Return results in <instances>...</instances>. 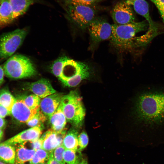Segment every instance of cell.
<instances>
[{"mask_svg": "<svg viewBox=\"0 0 164 164\" xmlns=\"http://www.w3.org/2000/svg\"><path fill=\"white\" fill-rule=\"evenodd\" d=\"M138 123L145 129L164 128V87L149 86L139 95L135 108Z\"/></svg>", "mask_w": 164, "mask_h": 164, "instance_id": "cell-1", "label": "cell"}, {"mask_svg": "<svg viewBox=\"0 0 164 164\" xmlns=\"http://www.w3.org/2000/svg\"><path fill=\"white\" fill-rule=\"evenodd\" d=\"M52 73L65 86L75 87L83 80L90 78L93 72L87 63L75 61L66 56L58 58L50 66Z\"/></svg>", "mask_w": 164, "mask_h": 164, "instance_id": "cell-2", "label": "cell"}, {"mask_svg": "<svg viewBox=\"0 0 164 164\" xmlns=\"http://www.w3.org/2000/svg\"><path fill=\"white\" fill-rule=\"evenodd\" d=\"M147 21L134 22L124 24L112 25L111 42L115 48L121 50L131 48L133 40L136 34L148 27Z\"/></svg>", "mask_w": 164, "mask_h": 164, "instance_id": "cell-3", "label": "cell"}, {"mask_svg": "<svg viewBox=\"0 0 164 164\" xmlns=\"http://www.w3.org/2000/svg\"><path fill=\"white\" fill-rule=\"evenodd\" d=\"M82 100L76 91H71L63 95L60 103L67 121L76 128L81 126L85 115Z\"/></svg>", "mask_w": 164, "mask_h": 164, "instance_id": "cell-4", "label": "cell"}, {"mask_svg": "<svg viewBox=\"0 0 164 164\" xmlns=\"http://www.w3.org/2000/svg\"><path fill=\"white\" fill-rule=\"evenodd\" d=\"M3 68L5 75L13 79L29 77L37 73L36 68L31 60L21 55H15L9 57Z\"/></svg>", "mask_w": 164, "mask_h": 164, "instance_id": "cell-5", "label": "cell"}, {"mask_svg": "<svg viewBox=\"0 0 164 164\" xmlns=\"http://www.w3.org/2000/svg\"><path fill=\"white\" fill-rule=\"evenodd\" d=\"M63 4L69 19L82 30L87 29L96 17L97 10L95 5Z\"/></svg>", "mask_w": 164, "mask_h": 164, "instance_id": "cell-6", "label": "cell"}, {"mask_svg": "<svg viewBox=\"0 0 164 164\" xmlns=\"http://www.w3.org/2000/svg\"><path fill=\"white\" fill-rule=\"evenodd\" d=\"M27 34L25 29H17L0 36V60L12 56L22 44Z\"/></svg>", "mask_w": 164, "mask_h": 164, "instance_id": "cell-7", "label": "cell"}, {"mask_svg": "<svg viewBox=\"0 0 164 164\" xmlns=\"http://www.w3.org/2000/svg\"><path fill=\"white\" fill-rule=\"evenodd\" d=\"M91 41L93 44L110 39L112 35V25L105 19L96 17L88 26Z\"/></svg>", "mask_w": 164, "mask_h": 164, "instance_id": "cell-8", "label": "cell"}, {"mask_svg": "<svg viewBox=\"0 0 164 164\" xmlns=\"http://www.w3.org/2000/svg\"><path fill=\"white\" fill-rule=\"evenodd\" d=\"M125 2L129 5L132 6L135 11L146 19L149 25L147 32L149 34L155 36L159 34L158 26L150 16L149 5L145 0H125Z\"/></svg>", "mask_w": 164, "mask_h": 164, "instance_id": "cell-9", "label": "cell"}, {"mask_svg": "<svg viewBox=\"0 0 164 164\" xmlns=\"http://www.w3.org/2000/svg\"><path fill=\"white\" fill-rule=\"evenodd\" d=\"M125 1L117 2L112 9L111 16L117 24H124L135 22L133 12L130 6Z\"/></svg>", "mask_w": 164, "mask_h": 164, "instance_id": "cell-10", "label": "cell"}, {"mask_svg": "<svg viewBox=\"0 0 164 164\" xmlns=\"http://www.w3.org/2000/svg\"><path fill=\"white\" fill-rule=\"evenodd\" d=\"M39 110L31 109L19 97L16 98L11 110V115L17 122L26 123L33 118Z\"/></svg>", "mask_w": 164, "mask_h": 164, "instance_id": "cell-11", "label": "cell"}, {"mask_svg": "<svg viewBox=\"0 0 164 164\" xmlns=\"http://www.w3.org/2000/svg\"><path fill=\"white\" fill-rule=\"evenodd\" d=\"M42 133V127L30 128L20 132L4 142L15 145L24 142L32 141L39 138Z\"/></svg>", "mask_w": 164, "mask_h": 164, "instance_id": "cell-12", "label": "cell"}, {"mask_svg": "<svg viewBox=\"0 0 164 164\" xmlns=\"http://www.w3.org/2000/svg\"><path fill=\"white\" fill-rule=\"evenodd\" d=\"M63 96L62 94L56 92L41 100L40 109L47 118H49L57 110Z\"/></svg>", "mask_w": 164, "mask_h": 164, "instance_id": "cell-13", "label": "cell"}, {"mask_svg": "<svg viewBox=\"0 0 164 164\" xmlns=\"http://www.w3.org/2000/svg\"><path fill=\"white\" fill-rule=\"evenodd\" d=\"M28 89L40 98H43L56 92L50 81L44 78L27 84Z\"/></svg>", "mask_w": 164, "mask_h": 164, "instance_id": "cell-14", "label": "cell"}, {"mask_svg": "<svg viewBox=\"0 0 164 164\" xmlns=\"http://www.w3.org/2000/svg\"><path fill=\"white\" fill-rule=\"evenodd\" d=\"M15 145L16 149L15 164H29L36 150L28 147L25 142Z\"/></svg>", "mask_w": 164, "mask_h": 164, "instance_id": "cell-15", "label": "cell"}, {"mask_svg": "<svg viewBox=\"0 0 164 164\" xmlns=\"http://www.w3.org/2000/svg\"><path fill=\"white\" fill-rule=\"evenodd\" d=\"M51 129L56 132H60L65 129L67 120L60 104L54 113L49 118Z\"/></svg>", "mask_w": 164, "mask_h": 164, "instance_id": "cell-16", "label": "cell"}, {"mask_svg": "<svg viewBox=\"0 0 164 164\" xmlns=\"http://www.w3.org/2000/svg\"><path fill=\"white\" fill-rule=\"evenodd\" d=\"M14 20L25 13L29 7L38 0H9Z\"/></svg>", "mask_w": 164, "mask_h": 164, "instance_id": "cell-17", "label": "cell"}, {"mask_svg": "<svg viewBox=\"0 0 164 164\" xmlns=\"http://www.w3.org/2000/svg\"><path fill=\"white\" fill-rule=\"evenodd\" d=\"M14 20L9 0H0V28L9 24Z\"/></svg>", "mask_w": 164, "mask_h": 164, "instance_id": "cell-18", "label": "cell"}, {"mask_svg": "<svg viewBox=\"0 0 164 164\" xmlns=\"http://www.w3.org/2000/svg\"><path fill=\"white\" fill-rule=\"evenodd\" d=\"M15 145L0 143V161L8 164H15Z\"/></svg>", "mask_w": 164, "mask_h": 164, "instance_id": "cell-19", "label": "cell"}, {"mask_svg": "<svg viewBox=\"0 0 164 164\" xmlns=\"http://www.w3.org/2000/svg\"><path fill=\"white\" fill-rule=\"evenodd\" d=\"M43 139L42 149L51 152L56 148L60 145L56 133L51 129L46 132L41 136Z\"/></svg>", "mask_w": 164, "mask_h": 164, "instance_id": "cell-20", "label": "cell"}, {"mask_svg": "<svg viewBox=\"0 0 164 164\" xmlns=\"http://www.w3.org/2000/svg\"><path fill=\"white\" fill-rule=\"evenodd\" d=\"M78 132L75 128H72L67 133L62 145L66 149L79 151Z\"/></svg>", "mask_w": 164, "mask_h": 164, "instance_id": "cell-21", "label": "cell"}, {"mask_svg": "<svg viewBox=\"0 0 164 164\" xmlns=\"http://www.w3.org/2000/svg\"><path fill=\"white\" fill-rule=\"evenodd\" d=\"M16 100L8 89L3 88L0 91V104L6 108L11 113Z\"/></svg>", "mask_w": 164, "mask_h": 164, "instance_id": "cell-22", "label": "cell"}, {"mask_svg": "<svg viewBox=\"0 0 164 164\" xmlns=\"http://www.w3.org/2000/svg\"><path fill=\"white\" fill-rule=\"evenodd\" d=\"M50 153L43 149L37 150L29 164H39L46 162L49 158Z\"/></svg>", "mask_w": 164, "mask_h": 164, "instance_id": "cell-23", "label": "cell"}, {"mask_svg": "<svg viewBox=\"0 0 164 164\" xmlns=\"http://www.w3.org/2000/svg\"><path fill=\"white\" fill-rule=\"evenodd\" d=\"M24 103L30 109L38 110L40 109V98L34 94L21 97Z\"/></svg>", "mask_w": 164, "mask_h": 164, "instance_id": "cell-24", "label": "cell"}, {"mask_svg": "<svg viewBox=\"0 0 164 164\" xmlns=\"http://www.w3.org/2000/svg\"><path fill=\"white\" fill-rule=\"evenodd\" d=\"M46 118L47 117L39 109L33 118L26 124L30 128L35 127H41L43 124L46 120Z\"/></svg>", "mask_w": 164, "mask_h": 164, "instance_id": "cell-25", "label": "cell"}, {"mask_svg": "<svg viewBox=\"0 0 164 164\" xmlns=\"http://www.w3.org/2000/svg\"><path fill=\"white\" fill-rule=\"evenodd\" d=\"M77 151L65 149L63 154V159L65 163L67 164H75L79 161L76 154Z\"/></svg>", "mask_w": 164, "mask_h": 164, "instance_id": "cell-26", "label": "cell"}, {"mask_svg": "<svg viewBox=\"0 0 164 164\" xmlns=\"http://www.w3.org/2000/svg\"><path fill=\"white\" fill-rule=\"evenodd\" d=\"M65 149L62 145L56 148L52 152L54 159L62 164H65L63 154Z\"/></svg>", "mask_w": 164, "mask_h": 164, "instance_id": "cell-27", "label": "cell"}, {"mask_svg": "<svg viewBox=\"0 0 164 164\" xmlns=\"http://www.w3.org/2000/svg\"><path fill=\"white\" fill-rule=\"evenodd\" d=\"M104 0H63V3L77 4L87 5H95Z\"/></svg>", "mask_w": 164, "mask_h": 164, "instance_id": "cell-28", "label": "cell"}, {"mask_svg": "<svg viewBox=\"0 0 164 164\" xmlns=\"http://www.w3.org/2000/svg\"><path fill=\"white\" fill-rule=\"evenodd\" d=\"M79 151L84 149L88 143V137L87 133L83 131L80 133L78 136Z\"/></svg>", "mask_w": 164, "mask_h": 164, "instance_id": "cell-29", "label": "cell"}, {"mask_svg": "<svg viewBox=\"0 0 164 164\" xmlns=\"http://www.w3.org/2000/svg\"><path fill=\"white\" fill-rule=\"evenodd\" d=\"M29 145L28 147L35 150L42 149L43 139L41 137L39 138L32 141H28Z\"/></svg>", "mask_w": 164, "mask_h": 164, "instance_id": "cell-30", "label": "cell"}, {"mask_svg": "<svg viewBox=\"0 0 164 164\" xmlns=\"http://www.w3.org/2000/svg\"><path fill=\"white\" fill-rule=\"evenodd\" d=\"M155 5L164 22V0H150Z\"/></svg>", "mask_w": 164, "mask_h": 164, "instance_id": "cell-31", "label": "cell"}, {"mask_svg": "<svg viewBox=\"0 0 164 164\" xmlns=\"http://www.w3.org/2000/svg\"><path fill=\"white\" fill-rule=\"evenodd\" d=\"M11 115V113L5 107L0 104V117L4 118L8 115Z\"/></svg>", "mask_w": 164, "mask_h": 164, "instance_id": "cell-32", "label": "cell"}, {"mask_svg": "<svg viewBox=\"0 0 164 164\" xmlns=\"http://www.w3.org/2000/svg\"><path fill=\"white\" fill-rule=\"evenodd\" d=\"M47 164H62L56 160L53 157L52 152H51Z\"/></svg>", "mask_w": 164, "mask_h": 164, "instance_id": "cell-33", "label": "cell"}, {"mask_svg": "<svg viewBox=\"0 0 164 164\" xmlns=\"http://www.w3.org/2000/svg\"><path fill=\"white\" fill-rule=\"evenodd\" d=\"M6 127V122L4 119L0 117V129L2 130H4Z\"/></svg>", "mask_w": 164, "mask_h": 164, "instance_id": "cell-34", "label": "cell"}, {"mask_svg": "<svg viewBox=\"0 0 164 164\" xmlns=\"http://www.w3.org/2000/svg\"><path fill=\"white\" fill-rule=\"evenodd\" d=\"M4 72L3 67L0 65V82L3 83L4 80Z\"/></svg>", "mask_w": 164, "mask_h": 164, "instance_id": "cell-35", "label": "cell"}, {"mask_svg": "<svg viewBox=\"0 0 164 164\" xmlns=\"http://www.w3.org/2000/svg\"><path fill=\"white\" fill-rule=\"evenodd\" d=\"M3 136V130L0 129V142L2 140Z\"/></svg>", "mask_w": 164, "mask_h": 164, "instance_id": "cell-36", "label": "cell"}, {"mask_svg": "<svg viewBox=\"0 0 164 164\" xmlns=\"http://www.w3.org/2000/svg\"><path fill=\"white\" fill-rule=\"evenodd\" d=\"M79 164H88L87 162L86 159H83L79 163Z\"/></svg>", "mask_w": 164, "mask_h": 164, "instance_id": "cell-37", "label": "cell"}, {"mask_svg": "<svg viewBox=\"0 0 164 164\" xmlns=\"http://www.w3.org/2000/svg\"><path fill=\"white\" fill-rule=\"evenodd\" d=\"M0 164H8L0 161Z\"/></svg>", "mask_w": 164, "mask_h": 164, "instance_id": "cell-38", "label": "cell"}, {"mask_svg": "<svg viewBox=\"0 0 164 164\" xmlns=\"http://www.w3.org/2000/svg\"><path fill=\"white\" fill-rule=\"evenodd\" d=\"M80 160L79 161H78L75 164H79V163L80 162Z\"/></svg>", "mask_w": 164, "mask_h": 164, "instance_id": "cell-39", "label": "cell"}, {"mask_svg": "<svg viewBox=\"0 0 164 164\" xmlns=\"http://www.w3.org/2000/svg\"><path fill=\"white\" fill-rule=\"evenodd\" d=\"M39 164H47V162H45V163H40Z\"/></svg>", "mask_w": 164, "mask_h": 164, "instance_id": "cell-40", "label": "cell"}, {"mask_svg": "<svg viewBox=\"0 0 164 164\" xmlns=\"http://www.w3.org/2000/svg\"><path fill=\"white\" fill-rule=\"evenodd\" d=\"M3 83L2 82H0V86L2 85V84Z\"/></svg>", "mask_w": 164, "mask_h": 164, "instance_id": "cell-41", "label": "cell"}]
</instances>
